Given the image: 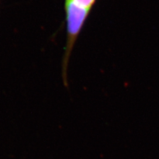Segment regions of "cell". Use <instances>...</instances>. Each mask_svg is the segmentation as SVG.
<instances>
[{"instance_id":"1","label":"cell","mask_w":159,"mask_h":159,"mask_svg":"<svg viewBox=\"0 0 159 159\" xmlns=\"http://www.w3.org/2000/svg\"><path fill=\"white\" fill-rule=\"evenodd\" d=\"M76 7L90 12L96 0H66Z\"/></svg>"}]
</instances>
